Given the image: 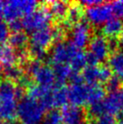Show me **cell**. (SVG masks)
I'll list each match as a JSON object with an SVG mask.
<instances>
[{"mask_svg":"<svg viewBox=\"0 0 123 124\" xmlns=\"http://www.w3.org/2000/svg\"><path fill=\"white\" fill-rule=\"evenodd\" d=\"M23 95V89L8 80L0 81V110L1 118L13 121L16 117L17 101Z\"/></svg>","mask_w":123,"mask_h":124,"instance_id":"cell-1","label":"cell"},{"mask_svg":"<svg viewBox=\"0 0 123 124\" xmlns=\"http://www.w3.org/2000/svg\"><path fill=\"white\" fill-rule=\"evenodd\" d=\"M45 110L38 101L24 97L18 103L16 117L20 124H42Z\"/></svg>","mask_w":123,"mask_h":124,"instance_id":"cell-2","label":"cell"},{"mask_svg":"<svg viewBox=\"0 0 123 124\" xmlns=\"http://www.w3.org/2000/svg\"><path fill=\"white\" fill-rule=\"evenodd\" d=\"M37 1L34 0H11L5 3L4 17L9 23L18 20L23 16H27L36 10Z\"/></svg>","mask_w":123,"mask_h":124,"instance_id":"cell-3","label":"cell"},{"mask_svg":"<svg viewBox=\"0 0 123 124\" xmlns=\"http://www.w3.org/2000/svg\"><path fill=\"white\" fill-rule=\"evenodd\" d=\"M52 17L53 16L49 9L41 7L23 18V28L28 33H34L37 30L48 27Z\"/></svg>","mask_w":123,"mask_h":124,"instance_id":"cell-4","label":"cell"},{"mask_svg":"<svg viewBox=\"0 0 123 124\" xmlns=\"http://www.w3.org/2000/svg\"><path fill=\"white\" fill-rule=\"evenodd\" d=\"M27 70L29 74L34 78L38 85L52 88V86L56 83L54 70L49 66L42 64L38 60L29 62Z\"/></svg>","mask_w":123,"mask_h":124,"instance_id":"cell-5","label":"cell"},{"mask_svg":"<svg viewBox=\"0 0 123 124\" xmlns=\"http://www.w3.org/2000/svg\"><path fill=\"white\" fill-rule=\"evenodd\" d=\"M79 49L72 43L59 42L54 45L51 52V60L54 65L68 64L78 53Z\"/></svg>","mask_w":123,"mask_h":124,"instance_id":"cell-6","label":"cell"},{"mask_svg":"<svg viewBox=\"0 0 123 124\" xmlns=\"http://www.w3.org/2000/svg\"><path fill=\"white\" fill-rule=\"evenodd\" d=\"M88 22L94 25H100L112 18L113 9L111 4L101 3L97 6L87 7L85 12Z\"/></svg>","mask_w":123,"mask_h":124,"instance_id":"cell-7","label":"cell"},{"mask_svg":"<svg viewBox=\"0 0 123 124\" xmlns=\"http://www.w3.org/2000/svg\"><path fill=\"white\" fill-rule=\"evenodd\" d=\"M91 42V28L86 21H80L72 31V44L78 49L84 48Z\"/></svg>","mask_w":123,"mask_h":124,"instance_id":"cell-8","label":"cell"},{"mask_svg":"<svg viewBox=\"0 0 123 124\" xmlns=\"http://www.w3.org/2000/svg\"><path fill=\"white\" fill-rule=\"evenodd\" d=\"M105 113L110 115H118L123 111V89L120 88L118 90L109 92L108 96L102 101Z\"/></svg>","mask_w":123,"mask_h":124,"instance_id":"cell-9","label":"cell"},{"mask_svg":"<svg viewBox=\"0 0 123 124\" xmlns=\"http://www.w3.org/2000/svg\"><path fill=\"white\" fill-rule=\"evenodd\" d=\"M88 94L89 84L84 83H72L68 88L69 101L74 106L80 107L88 103Z\"/></svg>","mask_w":123,"mask_h":124,"instance_id":"cell-10","label":"cell"},{"mask_svg":"<svg viewBox=\"0 0 123 124\" xmlns=\"http://www.w3.org/2000/svg\"><path fill=\"white\" fill-rule=\"evenodd\" d=\"M90 53L95 56L98 62H103L109 56V45L106 38L102 35H96L91 39L89 44Z\"/></svg>","mask_w":123,"mask_h":124,"instance_id":"cell-11","label":"cell"},{"mask_svg":"<svg viewBox=\"0 0 123 124\" xmlns=\"http://www.w3.org/2000/svg\"><path fill=\"white\" fill-rule=\"evenodd\" d=\"M54 41L53 30L49 27H45L32 33L30 38L31 47L45 50Z\"/></svg>","mask_w":123,"mask_h":124,"instance_id":"cell-12","label":"cell"},{"mask_svg":"<svg viewBox=\"0 0 123 124\" xmlns=\"http://www.w3.org/2000/svg\"><path fill=\"white\" fill-rule=\"evenodd\" d=\"M62 124H81L84 113L80 107L74 105H66L61 111Z\"/></svg>","mask_w":123,"mask_h":124,"instance_id":"cell-13","label":"cell"},{"mask_svg":"<svg viewBox=\"0 0 123 124\" xmlns=\"http://www.w3.org/2000/svg\"><path fill=\"white\" fill-rule=\"evenodd\" d=\"M18 61L17 52L10 45H0V62L6 66L15 65Z\"/></svg>","mask_w":123,"mask_h":124,"instance_id":"cell-14","label":"cell"},{"mask_svg":"<svg viewBox=\"0 0 123 124\" xmlns=\"http://www.w3.org/2000/svg\"><path fill=\"white\" fill-rule=\"evenodd\" d=\"M103 34L109 37H116L123 34V21L118 17H112L103 24Z\"/></svg>","mask_w":123,"mask_h":124,"instance_id":"cell-15","label":"cell"},{"mask_svg":"<svg viewBox=\"0 0 123 124\" xmlns=\"http://www.w3.org/2000/svg\"><path fill=\"white\" fill-rule=\"evenodd\" d=\"M54 72L55 76V82L59 85L64 84L68 80L71 79L72 74L73 73V70L70 64H58L54 65Z\"/></svg>","mask_w":123,"mask_h":124,"instance_id":"cell-16","label":"cell"},{"mask_svg":"<svg viewBox=\"0 0 123 124\" xmlns=\"http://www.w3.org/2000/svg\"><path fill=\"white\" fill-rule=\"evenodd\" d=\"M69 101L68 96V89L65 87H57L55 89H53L52 93V103L53 108H58V107H63L67 105Z\"/></svg>","mask_w":123,"mask_h":124,"instance_id":"cell-17","label":"cell"},{"mask_svg":"<svg viewBox=\"0 0 123 124\" xmlns=\"http://www.w3.org/2000/svg\"><path fill=\"white\" fill-rule=\"evenodd\" d=\"M109 67L120 82H123V53L116 52L109 57Z\"/></svg>","mask_w":123,"mask_h":124,"instance_id":"cell-18","label":"cell"},{"mask_svg":"<svg viewBox=\"0 0 123 124\" xmlns=\"http://www.w3.org/2000/svg\"><path fill=\"white\" fill-rule=\"evenodd\" d=\"M105 98V90L103 87L96 84H89V94H88V104L97 103L102 101Z\"/></svg>","mask_w":123,"mask_h":124,"instance_id":"cell-19","label":"cell"},{"mask_svg":"<svg viewBox=\"0 0 123 124\" xmlns=\"http://www.w3.org/2000/svg\"><path fill=\"white\" fill-rule=\"evenodd\" d=\"M82 76L87 84H96L100 82V67L97 65H87L82 71Z\"/></svg>","mask_w":123,"mask_h":124,"instance_id":"cell-20","label":"cell"},{"mask_svg":"<svg viewBox=\"0 0 123 124\" xmlns=\"http://www.w3.org/2000/svg\"><path fill=\"white\" fill-rule=\"evenodd\" d=\"M69 7L68 4L66 2H62V1H54L50 3V7L49 10L51 12V14L53 16H54L55 18H61L64 17L67 15L68 12Z\"/></svg>","mask_w":123,"mask_h":124,"instance_id":"cell-21","label":"cell"},{"mask_svg":"<svg viewBox=\"0 0 123 124\" xmlns=\"http://www.w3.org/2000/svg\"><path fill=\"white\" fill-rule=\"evenodd\" d=\"M8 41L13 48L22 50L28 43V36L24 32H16L10 35Z\"/></svg>","mask_w":123,"mask_h":124,"instance_id":"cell-22","label":"cell"},{"mask_svg":"<svg viewBox=\"0 0 123 124\" xmlns=\"http://www.w3.org/2000/svg\"><path fill=\"white\" fill-rule=\"evenodd\" d=\"M4 75L7 77V80L13 82V81H18V80L23 79L24 72L19 66L10 65L5 67Z\"/></svg>","mask_w":123,"mask_h":124,"instance_id":"cell-23","label":"cell"},{"mask_svg":"<svg viewBox=\"0 0 123 124\" xmlns=\"http://www.w3.org/2000/svg\"><path fill=\"white\" fill-rule=\"evenodd\" d=\"M86 65H87L86 54L79 50L75 56L72 58V62H70V66L74 72H79L81 69H84Z\"/></svg>","mask_w":123,"mask_h":124,"instance_id":"cell-24","label":"cell"},{"mask_svg":"<svg viewBox=\"0 0 123 124\" xmlns=\"http://www.w3.org/2000/svg\"><path fill=\"white\" fill-rule=\"evenodd\" d=\"M42 124H62L61 112L57 110H51L45 116Z\"/></svg>","mask_w":123,"mask_h":124,"instance_id":"cell-25","label":"cell"},{"mask_svg":"<svg viewBox=\"0 0 123 124\" xmlns=\"http://www.w3.org/2000/svg\"><path fill=\"white\" fill-rule=\"evenodd\" d=\"M66 16H67V22H68L69 24L75 23L76 24L78 22H80V18L82 16L81 8L78 6H72V7H70Z\"/></svg>","mask_w":123,"mask_h":124,"instance_id":"cell-26","label":"cell"},{"mask_svg":"<svg viewBox=\"0 0 123 124\" xmlns=\"http://www.w3.org/2000/svg\"><path fill=\"white\" fill-rule=\"evenodd\" d=\"M89 114L92 117H97V118L100 117L101 115L105 114V110H104L102 101L92 104L90 106V109H89Z\"/></svg>","mask_w":123,"mask_h":124,"instance_id":"cell-27","label":"cell"},{"mask_svg":"<svg viewBox=\"0 0 123 124\" xmlns=\"http://www.w3.org/2000/svg\"><path fill=\"white\" fill-rule=\"evenodd\" d=\"M10 36V28L9 25L4 22L0 20V44H4L9 39Z\"/></svg>","mask_w":123,"mask_h":124,"instance_id":"cell-28","label":"cell"},{"mask_svg":"<svg viewBox=\"0 0 123 124\" xmlns=\"http://www.w3.org/2000/svg\"><path fill=\"white\" fill-rule=\"evenodd\" d=\"M112 71L109 66L100 67V83H108L112 77Z\"/></svg>","mask_w":123,"mask_h":124,"instance_id":"cell-29","label":"cell"},{"mask_svg":"<svg viewBox=\"0 0 123 124\" xmlns=\"http://www.w3.org/2000/svg\"><path fill=\"white\" fill-rule=\"evenodd\" d=\"M95 124H117L116 118L113 115L105 113L97 119Z\"/></svg>","mask_w":123,"mask_h":124,"instance_id":"cell-30","label":"cell"},{"mask_svg":"<svg viewBox=\"0 0 123 124\" xmlns=\"http://www.w3.org/2000/svg\"><path fill=\"white\" fill-rule=\"evenodd\" d=\"M113 9V14L116 15V17L123 19V0L115 1L111 3Z\"/></svg>","mask_w":123,"mask_h":124,"instance_id":"cell-31","label":"cell"},{"mask_svg":"<svg viewBox=\"0 0 123 124\" xmlns=\"http://www.w3.org/2000/svg\"><path fill=\"white\" fill-rule=\"evenodd\" d=\"M120 79L118 77H116V76H114V77H111V79L107 83V87L109 90V92H112V91L120 89Z\"/></svg>","mask_w":123,"mask_h":124,"instance_id":"cell-32","label":"cell"},{"mask_svg":"<svg viewBox=\"0 0 123 124\" xmlns=\"http://www.w3.org/2000/svg\"><path fill=\"white\" fill-rule=\"evenodd\" d=\"M9 28H10V30L13 31V33L21 32V30L23 29V23L19 19L18 20L12 21V22L9 23Z\"/></svg>","mask_w":123,"mask_h":124,"instance_id":"cell-33","label":"cell"},{"mask_svg":"<svg viewBox=\"0 0 123 124\" xmlns=\"http://www.w3.org/2000/svg\"><path fill=\"white\" fill-rule=\"evenodd\" d=\"M86 60H87V65H96L98 63V60L95 58L94 55H92L91 53L86 54Z\"/></svg>","mask_w":123,"mask_h":124,"instance_id":"cell-34","label":"cell"},{"mask_svg":"<svg viewBox=\"0 0 123 124\" xmlns=\"http://www.w3.org/2000/svg\"><path fill=\"white\" fill-rule=\"evenodd\" d=\"M101 3H103L102 1H97V0H84V1H82L80 4L86 7H93V6L100 5V4H101Z\"/></svg>","mask_w":123,"mask_h":124,"instance_id":"cell-35","label":"cell"},{"mask_svg":"<svg viewBox=\"0 0 123 124\" xmlns=\"http://www.w3.org/2000/svg\"><path fill=\"white\" fill-rule=\"evenodd\" d=\"M117 43H118V48L120 50V52L123 53V34L120 35L119 39L117 40Z\"/></svg>","mask_w":123,"mask_h":124,"instance_id":"cell-36","label":"cell"},{"mask_svg":"<svg viewBox=\"0 0 123 124\" xmlns=\"http://www.w3.org/2000/svg\"><path fill=\"white\" fill-rule=\"evenodd\" d=\"M4 8H5V3L0 1V19L2 16H4Z\"/></svg>","mask_w":123,"mask_h":124,"instance_id":"cell-37","label":"cell"},{"mask_svg":"<svg viewBox=\"0 0 123 124\" xmlns=\"http://www.w3.org/2000/svg\"><path fill=\"white\" fill-rule=\"evenodd\" d=\"M4 71H5V67H4V65L0 62V76L2 75V74H4Z\"/></svg>","mask_w":123,"mask_h":124,"instance_id":"cell-38","label":"cell"},{"mask_svg":"<svg viewBox=\"0 0 123 124\" xmlns=\"http://www.w3.org/2000/svg\"><path fill=\"white\" fill-rule=\"evenodd\" d=\"M0 124H12L8 121H0Z\"/></svg>","mask_w":123,"mask_h":124,"instance_id":"cell-39","label":"cell"},{"mask_svg":"<svg viewBox=\"0 0 123 124\" xmlns=\"http://www.w3.org/2000/svg\"><path fill=\"white\" fill-rule=\"evenodd\" d=\"M117 124H123V118L122 119H120V121L117 122Z\"/></svg>","mask_w":123,"mask_h":124,"instance_id":"cell-40","label":"cell"},{"mask_svg":"<svg viewBox=\"0 0 123 124\" xmlns=\"http://www.w3.org/2000/svg\"><path fill=\"white\" fill-rule=\"evenodd\" d=\"M0 118H1V110H0Z\"/></svg>","mask_w":123,"mask_h":124,"instance_id":"cell-41","label":"cell"},{"mask_svg":"<svg viewBox=\"0 0 123 124\" xmlns=\"http://www.w3.org/2000/svg\"><path fill=\"white\" fill-rule=\"evenodd\" d=\"M81 124H85V123H82H82H81Z\"/></svg>","mask_w":123,"mask_h":124,"instance_id":"cell-42","label":"cell"}]
</instances>
